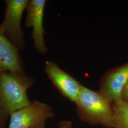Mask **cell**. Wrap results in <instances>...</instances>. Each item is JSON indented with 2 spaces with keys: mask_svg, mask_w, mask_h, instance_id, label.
Masks as SVG:
<instances>
[{
  "mask_svg": "<svg viewBox=\"0 0 128 128\" xmlns=\"http://www.w3.org/2000/svg\"><path fill=\"white\" fill-rule=\"evenodd\" d=\"M125 87H127V88H128V82H127V84H126V86H125Z\"/></svg>",
  "mask_w": 128,
  "mask_h": 128,
  "instance_id": "7c38bea8",
  "label": "cell"
},
{
  "mask_svg": "<svg viewBox=\"0 0 128 128\" xmlns=\"http://www.w3.org/2000/svg\"><path fill=\"white\" fill-rule=\"evenodd\" d=\"M76 104L78 114L83 121L106 128L114 127L112 102L100 92L92 90L82 85Z\"/></svg>",
  "mask_w": 128,
  "mask_h": 128,
  "instance_id": "7a4b0ae2",
  "label": "cell"
},
{
  "mask_svg": "<svg viewBox=\"0 0 128 128\" xmlns=\"http://www.w3.org/2000/svg\"><path fill=\"white\" fill-rule=\"evenodd\" d=\"M58 127L59 128H71L72 124L68 120L62 121L59 124Z\"/></svg>",
  "mask_w": 128,
  "mask_h": 128,
  "instance_id": "30bf717a",
  "label": "cell"
},
{
  "mask_svg": "<svg viewBox=\"0 0 128 128\" xmlns=\"http://www.w3.org/2000/svg\"><path fill=\"white\" fill-rule=\"evenodd\" d=\"M44 72L60 93L75 103L78 100L82 84L73 77L60 68L52 61H47Z\"/></svg>",
  "mask_w": 128,
  "mask_h": 128,
  "instance_id": "8992f818",
  "label": "cell"
},
{
  "mask_svg": "<svg viewBox=\"0 0 128 128\" xmlns=\"http://www.w3.org/2000/svg\"><path fill=\"white\" fill-rule=\"evenodd\" d=\"M46 1L29 0L26 8L27 15L24 25L32 28V38L34 46L38 52L45 54L48 51L44 38L43 16Z\"/></svg>",
  "mask_w": 128,
  "mask_h": 128,
  "instance_id": "5b68a950",
  "label": "cell"
},
{
  "mask_svg": "<svg viewBox=\"0 0 128 128\" xmlns=\"http://www.w3.org/2000/svg\"><path fill=\"white\" fill-rule=\"evenodd\" d=\"M29 0H6L4 18L0 24V32L19 50L25 46L24 32L22 27L23 12L26 10Z\"/></svg>",
  "mask_w": 128,
  "mask_h": 128,
  "instance_id": "3957f363",
  "label": "cell"
},
{
  "mask_svg": "<svg viewBox=\"0 0 128 128\" xmlns=\"http://www.w3.org/2000/svg\"><path fill=\"white\" fill-rule=\"evenodd\" d=\"M128 81V62L115 68L104 76L99 91L112 102L122 99V92Z\"/></svg>",
  "mask_w": 128,
  "mask_h": 128,
  "instance_id": "52a82bcc",
  "label": "cell"
},
{
  "mask_svg": "<svg viewBox=\"0 0 128 128\" xmlns=\"http://www.w3.org/2000/svg\"><path fill=\"white\" fill-rule=\"evenodd\" d=\"M122 99L128 104V88H124L122 94Z\"/></svg>",
  "mask_w": 128,
  "mask_h": 128,
  "instance_id": "8fae6325",
  "label": "cell"
},
{
  "mask_svg": "<svg viewBox=\"0 0 128 128\" xmlns=\"http://www.w3.org/2000/svg\"><path fill=\"white\" fill-rule=\"evenodd\" d=\"M35 82L26 73L0 72V128H5L11 114L28 105V90Z\"/></svg>",
  "mask_w": 128,
  "mask_h": 128,
  "instance_id": "6da1fadb",
  "label": "cell"
},
{
  "mask_svg": "<svg viewBox=\"0 0 128 128\" xmlns=\"http://www.w3.org/2000/svg\"><path fill=\"white\" fill-rule=\"evenodd\" d=\"M54 116L50 105L38 100L31 101L11 114L8 128H45L46 120Z\"/></svg>",
  "mask_w": 128,
  "mask_h": 128,
  "instance_id": "277c9868",
  "label": "cell"
},
{
  "mask_svg": "<svg viewBox=\"0 0 128 128\" xmlns=\"http://www.w3.org/2000/svg\"><path fill=\"white\" fill-rule=\"evenodd\" d=\"M26 73L20 50L0 32V72Z\"/></svg>",
  "mask_w": 128,
  "mask_h": 128,
  "instance_id": "ba28073f",
  "label": "cell"
},
{
  "mask_svg": "<svg viewBox=\"0 0 128 128\" xmlns=\"http://www.w3.org/2000/svg\"><path fill=\"white\" fill-rule=\"evenodd\" d=\"M114 111V128H128V104L120 99L112 102Z\"/></svg>",
  "mask_w": 128,
  "mask_h": 128,
  "instance_id": "9c48e42d",
  "label": "cell"
}]
</instances>
